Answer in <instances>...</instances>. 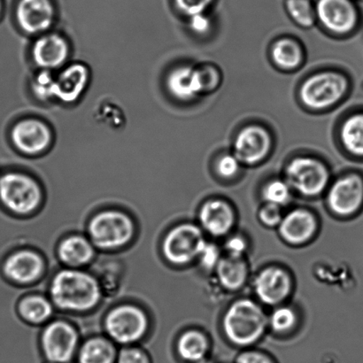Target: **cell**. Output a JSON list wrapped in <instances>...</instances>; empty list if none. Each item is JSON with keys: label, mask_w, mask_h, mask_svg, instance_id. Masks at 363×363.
<instances>
[{"label": "cell", "mask_w": 363, "mask_h": 363, "mask_svg": "<svg viewBox=\"0 0 363 363\" xmlns=\"http://www.w3.org/2000/svg\"><path fill=\"white\" fill-rule=\"evenodd\" d=\"M51 296L56 306L66 311H89L101 300V288L94 277L78 270H63L55 276Z\"/></svg>", "instance_id": "1"}, {"label": "cell", "mask_w": 363, "mask_h": 363, "mask_svg": "<svg viewBox=\"0 0 363 363\" xmlns=\"http://www.w3.org/2000/svg\"><path fill=\"white\" fill-rule=\"evenodd\" d=\"M264 312L254 301L241 300L228 309L223 329L228 339L237 346L248 347L261 339L267 327Z\"/></svg>", "instance_id": "2"}, {"label": "cell", "mask_w": 363, "mask_h": 363, "mask_svg": "<svg viewBox=\"0 0 363 363\" xmlns=\"http://www.w3.org/2000/svg\"><path fill=\"white\" fill-rule=\"evenodd\" d=\"M347 78L333 71L318 73L301 85L300 99L308 108L319 110L330 108L346 94Z\"/></svg>", "instance_id": "3"}, {"label": "cell", "mask_w": 363, "mask_h": 363, "mask_svg": "<svg viewBox=\"0 0 363 363\" xmlns=\"http://www.w3.org/2000/svg\"><path fill=\"white\" fill-rule=\"evenodd\" d=\"M0 201L11 211L28 215L40 204L41 189L30 177L17 172L7 173L0 177Z\"/></svg>", "instance_id": "4"}, {"label": "cell", "mask_w": 363, "mask_h": 363, "mask_svg": "<svg viewBox=\"0 0 363 363\" xmlns=\"http://www.w3.org/2000/svg\"><path fill=\"white\" fill-rule=\"evenodd\" d=\"M89 233L96 247L113 250L123 247L133 238L134 224L125 213L102 212L91 220Z\"/></svg>", "instance_id": "5"}, {"label": "cell", "mask_w": 363, "mask_h": 363, "mask_svg": "<svg viewBox=\"0 0 363 363\" xmlns=\"http://www.w3.org/2000/svg\"><path fill=\"white\" fill-rule=\"evenodd\" d=\"M287 184L305 196L322 194L328 184V169L318 159L307 157L295 158L286 169Z\"/></svg>", "instance_id": "6"}, {"label": "cell", "mask_w": 363, "mask_h": 363, "mask_svg": "<svg viewBox=\"0 0 363 363\" xmlns=\"http://www.w3.org/2000/svg\"><path fill=\"white\" fill-rule=\"evenodd\" d=\"M148 328L143 311L133 305L113 308L106 319V330L116 342L130 344L140 340Z\"/></svg>", "instance_id": "7"}, {"label": "cell", "mask_w": 363, "mask_h": 363, "mask_svg": "<svg viewBox=\"0 0 363 363\" xmlns=\"http://www.w3.org/2000/svg\"><path fill=\"white\" fill-rule=\"evenodd\" d=\"M206 241L201 230L192 224L174 228L163 242V252L174 264H187L201 255Z\"/></svg>", "instance_id": "8"}, {"label": "cell", "mask_w": 363, "mask_h": 363, "mask_svg": "<svg viewBox=\"0 0 363 363\" xmlns=\"http://www.w3.org/2000/svg\"><path fill=\"white\" fill-rule=\"evenodd\" d=\"M77 344L76 330L65 322L52 323L43 333V351L51 363H67L72 360Z\"/></svg>", "instance_id": "9"}, {"label": "cell", "mask_w": 363, "mask_h": 363, "mask_svg": "<svg viewBox=\"0 0 363 363\" xmlns=\"http://www.w3.org/2000/svg\"><path fill=\"white\" fill-rule=\"evenodd\" d=\"M269 131L262 126L245 127L234 141V155L241 164L255 165L262 162L272 150Z\"/></svg>", "instance_id": "10"}, {"label": "cell", "mask_w": 363, "mask_h": 363, "mask_svg": "<svg viewBox=\"0 0 363 363\" xmlns=\"http://www.w3.org/2000/svg\"><path fill=\"white\" fill-rule=\"evenodd\" d=\"M315 6L318 20L334 34H347L357 26L358 13L351 0H318Z\"/></svg>", "instance_id": "11"}, {"label": "cell", "mask_w": 363, "mask_h": 363, "mask_svg": "<svg viewBox=\"0 0 363 363\" xmlns=\"http://www.w3.org/2000/svg\"><path fill=\"white\" fill-rule=\"evenodd\" d=\"M328 204L339 216H351L363 205V181L360 177L350 175L336 182L330 189Z\"/></svg>", "instance_id": "12"}, {"label": "cell", "mask_w": 363, "mask_h": 363, "mask_svg": "<svg viewBox=\"0 0 363 363\" xmlns=\"http://www.w3.org/2000/svg\"><path fill=\"white\" fill-rule=\"evenodd\" d=\"M11 138L18 150L25 155H35L48 149L51 144L52 133L41 121L26 119L14 125Z\"/></svg>", "instance_id": "13"}, {"label": "cell", "mask_w": 363, "mask_h": 363, "mask_svg": "<svg viewBox=\"0 0 363 363\" xmlns=\"http://www.w3.org/2000/svg\"><path fill=\"white\" fill-rule=\"evenodd\" d=\"M16 18L20 27L28 34H40L51 28L55 9L50 0H20Z\"/></svg>", "instance_id": "14"}, {"label": "cell", "mask_w": 363, "mask_h": 363, "mask_svg": "<svg viewBox=\"0 0 363 363\" xmlns=\"http://www.w3.org/2000/svg\"><path fill=\"white\" fill-rule=\"evenodd\" d=\"M69 48L66 39L57 33L42 35L35 42L32 56L37 66L44 70L58 69L66 62Z\"/></svg>", "instance_id": "15"}, {"label": "cell", "mask_w": 363, "mask_h": 363, "mask_svg": "<svg viewBox=\"0 0 363 363\" xmlns=\"http://www.w3.org/2000/svg\"><path fill=\"white\" fill-rule=\"evenodd\" d=\"M255 287V294L263 303L277 305L289 295L291 279L283 269H266L258 276Z\"/></svg>", "instance_id": "16"}, {"label": "cell", "mask_w": 363, "mask_h": 363, "mask_svg": "<svg viewBox=\"0 0 363 363\" xmlns=\"http://www.w3.org/2000/svg\"><path fill=\"white\" fill-rule=\"evenodd\" d=\"M44 261L40 255L23 250L10 255L4 264L6 276L18 284H30L37 280L44 272Z\"/></svg>", "instance_id": "17"}, {"label": "cell", "mask_w": 363, "mask_h": 363, "mask_svg": "<svg viewBox=\"0 0 363 363\" xmlns=\"http://www.w3.org/2000/svg\"><path fill=\"white\" fill-rule=\"evenodd\" d=\"M89 81L87 67L74 63L66 67L58 77H55V99L70 104L77 101L86 89Z\"/></svg>", "instance_id": "18"}, {"label": "cell", "mask_w": 363, "mask_h": 363, "mask_svg": "<svg viewBox=\"0 0 363 363\" xmlns=\"http://www.w3.org/2000/svg\"><path fill=\"white\" fill-rule=\"evenodd\" d=\"M170 94L182 101H190L203 94L199 69L191 66L176 67L167 77Z\"/></svg>", "instance_id": "19"}, {"label": "cell", "mask_w": 363, "mask_h": 363, "mask_svg": "<svg viewBox=\"0 0 363 363\" xmlns=\"http://www.w3.org/2000/svg\"><path fill=\"white\" fill-rule=\"evenodd\" d=\"M316 229L312 213L298 209L288 213L279 224L281 236L290 244H302L311 240Z\"/></svg>", "instance_id": "20"}, {"label": "cell", "mask_w": 363, "mask_h": 363, "mask_svg": "<svg viewBox=\"0 0 363 363\" xmlns=\"http://www.w3.org/2000/svg\"><path fill=\"white\" fill-rule=\"evenodd\" d=\"M199 219L204 229L213 236H223L229 233L235 220L234 213L226 202L213 199L202 206Z\"/></svg>", "instance_id": "21"}, {"label": "cell", "mask_w": 363, "mask_h": 363, "mask_svg": "<svg viewBox=\"0 0 363 363\" xmlns=\"http://www.w3.org/2000/svg\"><path fill=\"white\" fill-rule=\"evenodd\" d=\"M60 259L67 265L77 267L87 264L94 255V249L90 241L80 236L66 238L59 247Z\"/></svg>", "instance_id": "22"}, {"label": "cell", "mask_w": 363, "mask_h": 363, "mask_svg": "<svg viewBox=\"0 0 363 363\" xmlns=\"http://www.w3.org/2000/svg\"><path fill=\"white\" fill-rule=\"evenodd\" d=\"M217 276L220 284L226 289H240L243 286L247 276V269L241 257H229L220 259L216 266Z\"/></svg>", "instance_id": "23"}, {"label": "cell", "mask_w": 363, "mask_h": 363, "mask_svg": "<svg viewBox=\"0 0 363 363\" xmlns=\"http://www.w3.org/2000/svg\"><path fill=\"white\" fill-rule=\"evenodd\" d=\"M209 345L202 333L191 330L183 334L177 343V353L188 363H198L205 360Z\"/></svg>", "instance_id": "24"}, {"label": "cell", "mask_w": 363, "mask_h": 363, "mask_svg": "<svg viewBox=\"0 0 363 363\" xmlns=\"http://www.w3.org/2000/svg\"><path fill=\"white\" fill-rule=\"evenodd\" d=\"M116 351L113 345L104 337H94L82 347L79 363H113Z\"/></svg>", "instance_id": "25"}, {"label": "cell", "mask_w": 363, "mask_h": 363, "mask_svg": "<svg viewBox=\"0 0 363 363\" xmlns=\"http://www.w3.org/2000/svg\"><path fill=\"white\" fill-rule=\"evenodd\" d=\"M272 57L273 62L281 69L291 70L300 66L303 52L297 42L286 38L273 45Z\"/></svg>", "instance_id": "26"}, {"label": "cell", "mask_w": 363, "mask_h": 363, "mask_svg": "<svg viewBox=\"0 0 363 363\" xmlns=\"http://www.w3.org/2000/svg\"><path fill=\"white\" fill-rule=\"evenodd\" d=\"M341 142L351 155L363 157V113L351 116L340 130Z\"/></svg>", "instance_id": "27"}, {"label": "cell", "mask_w": 363, "mask_h": 363, "mask_svg": "<svg viewBox=\"0 0 363 363\" xmlns=\"http://www.w3.org/2000/svg\"><path fill=\"white\" fill-rule=\"evenodd\" d=\"M19 311L21 315L27 321L40 323L51 316L52 308L46 298L41 296H30L21 301Z\"/></svg>", "instance_id": "28"}, {"label": "cell", "mask_w": 363, "mask_h": 363, "mask_svg": "<svg viewBox=\"0 0 363 363\" xmlns=\"http://www.w3.org/2000/svg\"><path fill=\"white\" fill-rule=\"evenodd\" d=\"M286 10L294 23L301 27L311 28L318 20L315 6L311 0H286Z\"/></svg>", "instance_id": "29"}, {"label": "cell", "mask_w": 363, "mask_h": 363, "mask_svg": "<svg viewBox=\"0 0 363 363\" xmlns=\"http://www.w3.org/2000/svg\"><path fill=\"white\" fill-rule=\"evenodd\" d=\"M35 97L40 101H51L55 98V77L52 71L42 69L33 78L31 85Z\"/></svg>", "instance_id": "30"}, {"label": "cell", "mask_w": 363, "mask_h": 363, "mask_svg": "<svg viewBox=\"0 0 363 363\" xmlns=\"http://www.w3.org/2000/svg\"><path fill=\"white\" fill-rule=\"evenodd\" d=\"M263 199L269 204L282 206L290 201V185L286 182L273 180L266 184L262 191Z\"/></svg>", "instance_id": "31"}, {"label": "cell", "mask_w": 363, "mask_h": 363, "mask_svg": "<svg viewBox=\"0 0 363 363\" xmlns=\"http://www.w3.org/2000/svg\"><path fill=\"white\" fill-rule=\"evenodd\" d=\"M295 322L296 315L289 308H277L270 318V325L277 333L287 332L294 325Z\"/></svg>", "instance_id": "32"}, {"label": "cell", "mask_w": 363, "mask_h": 363, "mask_svg": "<svg viewBox=\"0 0 363 363\" xmlns=\"http://www.w3.org/2000/svg\"><path fill=\"white\" fill-rule=\"evenodd\" d=\"M175 1L182 13L191 17L196 14L205 13L212 5L213 0H175Z\"/></svg>", "instance_id": "33"}, {"label": "cell", "mask_w": 363, "mask_h": 363, "mask_svg": "<svg viewBox=\"0 0 363 363\" xmlns=\"http://www.w3.org/2000/svg\"><path fill=\"white\" fill-rule=\"evenodd\" d=\"M241 163L234 155L222 156L217 162L216 169L220 177L231 179L240 172Z\"/></svg>", "instance_id": "34"}, {"label": "cell", "mask_w": 363, "mask_h": 363, "mask_svg": "<svg viewBox=\"0 0 363 363\" xmlns=\"http://www.w3.org/2000/svg\"><path fill=\"white\" fill-rule=\"evenodd\" d=\"M199 70L201 74L203 94L216 90L220 81L219 71L212 66L203 67Z\"/></svg>", "instance_id": "35"}, {"label": "cell", "mask_w": 363, "mask_h": 363, "mask_svg": "<svg viewBox=\"0 0 363 363\" xmlns=\"http://www.w3.org/2000/svg\"><path fill=\"white\" fill-rule=\"evenodd\" d=\"M117 363H151L148 355L137 347L124 348L117 357Z\"/></svg>", "instance_id": "36"}, {"label": "cell", "mask_w": 363, "mask_h": 363, "mask_svg": "<svg viewBox=\"0 0 363 363\" xmlns=\"http://www.w3.org/2000/svg\"><path fill=\"white\" fill-rule=\"evenodd\" d=\"M259 218L267 226L279 225L282 220V213H281L280 206L273 204H269L262 208L259 212Z\"/></svg>", "instance_id": "37"}, {"label": "cell", "mask_w": 363, "mask_h": 363, "mask_svg": "<svg viewBox=\"0 0 363 363\" xmlns=\"http://www.w3.org/2000/svg\"><path fill=\"white\" fill-rule=\"evenodd\" d=\"M201 259L202 265L206 269H212L216 267L220 262L218 248L216 245L206 243L203 247L201 255L199 256Z\"/></svg>", "instance_id": "38"}, {"label": "cell", "mask_w": 363, "mask_h": 363, "mask_svg": "<svg viewBox=\"0 0 363 363\" xmlns=\"http://www.w3.org/2000/svg\"><path fill=\"white\" fill-rule=\"evenodd\" d=\"M235 363H277L269 355L259 351H245L238 355Z\"/></svg>", "instance_id": "39"}, {"label": "cell", "mask_w": 363, "mask_h": 363, "mask_svg": "<svg viewBox=\"0 0 363 363\" xmlns=\"http://www.w3.org/2000/svg\"><path fill=\"white\" fill-rule=\"evenodd\" d=\"M190 18L191 30L196 34L204 35L211 28V21L206 13L196 14Z\"/></svg>", "instance_id": "40"}, {"label": "cell", "mask_w": 363, "mask_h": 363, "mask_svg": "<svg viewBox=\"0 0 363 363\" xmlns=\"http://www.w3.org/2000/svg\"><path fill=\"white\" fill-rule=\"evenodd\" d=\"M245 249H247V244H245L243 238L234 237L227 241L226 250L229 252V256H233V257H241L242 255L244 254Z\"/></svg>", "instance_id": "41"}, {"label": "cell", "mask_w": 363, "mask_h": 363, "mask_svg": "<svg viewBox=\"0 0 363 363\" xmlns=\"http://www.w3.org/2000/svg\"><path fill=\"white\" fill-rule=\"evenodd\" d=\"M198 363H212V362H210L209 361H206V359H205V360H203V361L199 362Z\"/></svg>", "instance_id": "42"}, {"label": "cell", "mask_w": 363, "mask_h": 363, "mask_svg": "<svg viewBox=\"0 0 363 363\" xmlns=\"http://www.w3.org/2000/svg\"><path fill=\"white\" fill-rule=\"evenodd\" d=\"M0 12H1V3H0Z\"/></svg>", "instance_id": "43"}]
</instances>
